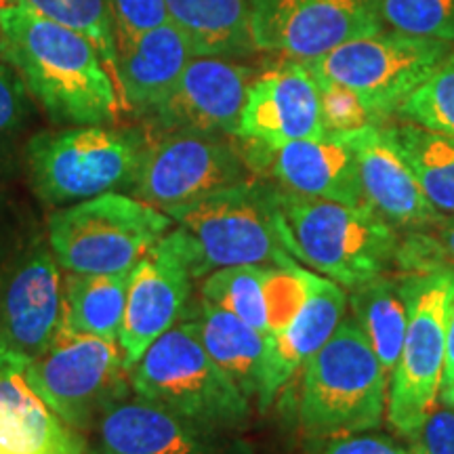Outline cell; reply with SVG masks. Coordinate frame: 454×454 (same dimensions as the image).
<instances>
[{
  "instance_id": "6da1fadb",
  "label": "cell",
  "mask_w": 454,
  "mask_h": 454,
  "mask_svg": "<svg viewBox=\"0 0 454 454\" xmlns=\"http://www.w3.org/2000/svg\"><path fill=\"white\" fill-rule=\"evenodd\" d=\"M0 55L57 122L112 124L127 107L95 44L26 0L0 9Z\"/></svg>"
},
{
  "instance_id": "7a4b0ae2",
  "label": "cell",
  "mask_w": 454,
  "mask_h": 454,
  "mask_svg": "<svg viewBox=\"0 0 454 454\" xmlns=\"http://www.w3.org/2000/svg\"><path fill=\"white\" fill-rule=\"evenodd\" d=\"M286 253L317 274L356 288L394 265L397 231L371 207L320 200L278 187Z\"/></svg>"
},
{
  "instance_id": "3957f363",
  "label": "cell",
  "mask_w": 454,
  "mask_h": 454,
  "mask_svg": "<svg viewBox=\"0 0 454 454\" xmlns=\"http://www.w3.org/2000/svg\"><path fill=\"white\" fill-rule=\"evenodd\" d=\"M389 374L356 317L345 316L303 368L299 425L311 440H333L379 427Z\"/></svg>"
},
{
  "instance_id": "277c9868",
  "label": "cell",
  "mask_w": 454,
  "mask_h": 454,
  "mask_svg": "<svg viewBox=\"0 0 454 454\" xmlns=\"http://www.w3.org/2000/svg\"><path fill=\"white\" fill-rule=\"evenodd\" d=\"M130 389L208 429L234 434L253 414V402L213 360L194 320H179L145 349L130 371Z\"/></svg>"
},
{
  "instance_id": "5b68a950",
  "label": "cell",
  "mask_w": 454,
  "mask_h": 454,
  "mask_svg": "<svg viewBox=\"0 0 454 454\" xmlns=\"http://www.w3.org/2000/svg\"><path fill=\"white\" fill-rule=\"evenodd\" d=\"M190 248L196 280L234 265L278 263L286 253L278 185L263 177L167 213Z\"/></svg>"
},
{
  "instance_id": "8992f818",
  "label": "cell",
  "mask_w": 454,
  "mask_h": 454,
  "mask_svg": "<svg viewBox=\"0 0 454 454\" xmlns=\"http://www.w3.org/2000/svg\"><path fill=\"white\" fill-rule=\"evenodd\" d=\"M150 135L107 124L44 130L27 144V170L36 196L67 207L133 185Z\"/></svg>"
},
{
  "instance_id": "52a82bcc",
  "label": "cell",
  "mask_w": 454,
  "mask_h": 454,
  "mask_svg": "<svg viewBox=\"0 0 454 454\" xmlns=\"http://www.w3.org/2000/svg\"><path fill=\"white\" fill-rule=\"evenodd\" d=\"M173 227V219L135 196L107 192L57 208L49 247L67 274L130 271Z\"/></svg>"
},
{
  "instance_id": "ba28073f",
  "label": "cell",
  "mask_w": 454,
  "mask_h": 454,
  "mask_svg": "<svg viewBox=\"0 0 454 454\" xmlns=\"http://www.w3.org/2000/svg\"><path fill=\"white\" fill-rule=\"evenodd\" d=\"M400 286L408 325L400 360L389 379L387 419L397 434L412 438L440 400L454 308V270L406 274Z\"/></svg>"
},
{
  "instance_id": "9c48e42d",
  "label": "cell",
  "mask_w": 454,
  "mask_h": 454,
  "mask_svg": "<svg viewBox=\"0 0 454 454\" xmlns=\"http://www.w3.org/2000/svg\"><path fill=\"white\" fill-rule=\"evenodd\" d=\"M452 51L450 43L383 27L303 64L316 82L349 89L385 124Z\"/></svg>"
},
{
  "instance_id": "30bf717a",
  "label": "cell",
  "mask_w": 454,
  "mask_h": 454,
  "mask_svg": "<svg viewBox=\"0 0 454 454\" xmlns=\"http://www.w3.org/2000/svg\"><path fill=\"white\" fill-rule=\"evenodd\" d=\"M21 374L34 394L81 434L93 429L107 408L127 400L130 387L118 340L74 333L64 325Z\"/></svg>"
},
{
  "instance_id": "8fae6325",
  "label": "cell",
  "mask_w": 454,
  "mask_h": 454,
  "mask_svg": "<svg viewBox=\"0 0 454 454\" xmlns=\"http://www.w3.org/2000/svg\"><path fill=\"white\" fill-rule=\"evenodd\" d=\"M257 177L244 160L240 145L225 135H150L137 170L133 196L168 213L225 187Z\"/></svg>"
},
{
  "instance_id": "7c38bea8",
  "label": "cell",
  "mask_w": 454,
  "mask_h": 454,
  "mask_svg": "<svg viewBox=\"0 0 454 454\" xmlns=\"http://www.w3.org/2000/svg\"><path fill=\"white\" fill-rule=\"evenodd\" d=\"M383 0H248L254 44L284 59H314L383 30Z\"/></svg>"
},
{
  "instance_id": "4fadbf2b",
  "label": "cell",
  "mask_w": 454,
  "mask_h": 454,
  "mask_svg": "<svg viewBox=\"0 0 454 454\" xmlns=\"http://www.w3.org/2000/svg\"><path fill=\"white\" fill-rule=\"evenodd\" d=\"M64 325V276L51 247L34 244L0 274V362L26 368Z\"/></svg>"
},
{
  "instance_id": "5bb4252c",
  "label": "cell",
  "mask_w": 454,
  "mask_h": 454,
  "mask_svg": "<svg viewBox=\"0 0 454 454\" xmlns=\"http://www.w3.org/2000/svg\"><path fill=\"white\" fill-rule=\"evenodd\" d=\"M190 248L179 227L133 268L127 309H124L118 345L124 366L133 371L154 340L184 320V311L194 286Z\"/></svg>"
},
{
  "instance_id": "9a60e30c",
  "label": "cell",
  "mask_w": 454,
  "mask_h": 454,
  "mask_svg": "<svg viewBox=\"0 0 454 454\" xmlns=\"http://www.w3.org/2000/svg\"><path fill=\"white\" fill-rule=\"evenodd\" d=\"M253 78V67L236 59L194 55L167 98L145 114L152 133L236 137Z\"/></svg>"
},
{
  "instance_id": "2e32d148",
  "label": "cell",
  "mask_w": 454,
  "mask_h": 454,
  "mask_svg": "<svg viewBox=\"0 0 454 454\" xmlns=\"http://www.w3.org/2000/svg\"><path fill=\"white\" fill-rule=\"evenodd\" d=\"M240 141V139H238ZM240 152L257 177H268L293 194L368 207L354 150L340 133L270 147L240 141Z\"/></svg>"
},
{
  "instance_id": "e0dca14e",
  "label": "cell",
  "mask_w": 454,
  "mask_h": 454,
  "mask_svg": "<svg viewBox=\"0 0 454 454\" xmlns=\"http://www.w3.org/2000/svg\"><path fill=\"white\" fill-rule=\"evenodd\" d=\"M87 454H254L231 431L208 429L141 397L107 408Z\"/></svg>"
},
{
  "instance_id": "ac0fdd59",
  "label": "cell",
  "mask_w": 454,
  "mask_h": 454,
  "mask_svg": "<svg viewBox=\"0 0 454 454\" xmlns=\"http://www.w3.org/2000/svg\"><path fill=\"white\" fill-rule=\"evenodd\" d=\"M326 133L320 87L299 59L259 74L248 87L236 139L278 147L297 139H316Z\"/></svg>"
},
{
  "instance_id": "d6986e66",
  "label": "cell",
  "mask_w": 454,
  "mask_h": 454,
  "mask_svg": "<svg viewBox=\"0 0 454 454\" xmlns=\"http://www.w3.org/2000/svg\"><path fill=\"white\" fill-rule=\"evenodd\" d=\"M354 150L368 207L395 230H421L444 215L435 211L391 139L387 124L340 133Z\"/></svg>"
},
{
  "instance_id": "ffe728a7",
  "label": "cell",
  "mask_w": 454,
  "mask_h": 454,
  "mask_svg": "<svg viewBox=\"0 0 454 454\" xmlns=\"http://www.w3.org/2000/svg\"><path fill=\"white\" fill-rule=\"evenodd\" d=\"M348 305L349 297L343 286L325 278L299 314L282 331L270 334L265 348L263 391L257 402L261 411L270 408L284 385L325 348L345 317Z\"/></svg>"
},
{
  "instance_id": "44dd1931",
  "label": "cell",
  "mask_w": 454,
  "mask_h": 454,
  "mask_svg": "<svg viewBox=\"0 0 454 454\" xmlns=\"http://www.w3.org/2000/svg\"><path fill=\"white\" fill-rule=\"evenodd\" d=\"M0 446L9 454H87L89 442L61 421L26 383L21 368L0 362Z\"/></svg>"
},
{
  "instance_id": "7402d4cb",
  "label": "cell",
  "mask_w": 454,
  "mask_h": 454,
  "mask_svg": "<svg viewBox=\"0 0 454 454\" xmlns=\"http://www.w3.org/2000/svg\"><path fill=\"white\" fill-rule=\"evenodd\" d=\"M192 57V47L168 21L118 47L116 82L129 110L141 116L154 110L175 87Z\"/></svg>"
},
{
  "instance_id": "603a6c76",
  "label": "cell",
  "mask_w": 454,
  "mask_h": 454,
  "mask_svg": "<svg viewBox=\"0 0 454 454\" xmlns=\"http://www.w3.org/2000/svg\"><path fill=\"white\" fill-rule=\"evenodd\" d=\"M168 24L198 57L244 59L257 53L248 0H164Z\"/></svg>"
},
{
  "instance_id": "cb8c5ba5",
  "label": "cell",
  "mask_w": 454,
  "mask_h": 454,
  "mask_svg": "<svg viewBox=\"0 0 454 454\" xmlns=\"http://www.w3.org/2000/svg\"><path fill=\"white\" fill-rule=\"evenodd\" d=\"M198 333L208 354L251 402H259L263 391L265 348L268 337L254 331L230 311L200 301L196 317Z\"/></svg>"
},
{
  "instance_id": "d4e9b609",
  "label": "cell",
  "mask_w": 454,
  "mask_h": 454,
  "mask_svg": "<svg viewBox=\"0 0 454 454\" xmlns=\"http://www.w3.org/2000/svg\"><path fill=\"white\" fill-rule=\"evenodd\" d=\"M133 270L122 274H67L64 326L74 333L118 340Z\"/></svg>"
},
{
  "instance_id": "484cf974",
  "label": "cell",
  "mask_w": 454,
  "mask_h": 454,
  "mask_svg": "<svg viewBox=\"0 0 454 454\" xmlns=\"http://www.w3.org/2000/svg\"><path fill=\"white\" fill-rule=\"evenodd\" d=\"M349 305L356 322L391 379L400 360L408 325V309L400 280H391L385 274L372 278L351 288Z\"/></svg>"
},
{
  "instance_id": "4316f807",
  "label": "cell",
  "mask_w": 454,
  "mask_h": 454,
  "mask_svg": "<svg viewBox=\"0 0 454 454\" xmlns=\"http://www.w3.org/2000/svg\"><path fill=\"white\" fill-rule=\"evenodd\" d=\"M391 139L411 167L414 179L442 215H454V137L421 124L402 122L387 127Z\"/></svg>"
},
{
  "instance_id": "83f0119b",
  "label": "cell",
  "mask_w": 454,
  "mask_h": 454,
  "mask_svg": "<svg viewBox=\"0 0 454 454\" xmlns=\"http://www.w3.org/2000/svg\"><path fill=\"white\" fill-rule=\"evenodd\" d=\"M268 265H234V268L211 271L202 278V299L240 317L263 337H270L268 291H265Z\"/></svg>"
},
{
  "instance_id": "f1b7e54d",
  "label": "cell",
  "mask_w": 454,
  "mask_h": 454,
  "mask_svg": "<svg viewBox=\"0 0 454 454\" xmlns=\"http://www.w3.org/2000/svg\"><path fill=\"white\" fill-rule=\"evenodd\" d=\"M34 11L87 36L116 78V34L107 0H26Z\"/></svg>"
},
{
  "instance_id": "f546056e",
  "label": "cell",
  "mask_w": 454,
  "mask_h": 454,
  "mask_svg": "<svg viewBox=\"0 0 454 454\" xmlns=\"http://www.w3.org/2000/svg\"><path fill=\"white\" fill-rule=\"evenodd\" d=\"M397 116L454 137V51L402 104Z\"/></svg>"
},
{
  "instance_id": "4dcf8cb0",
  "label": "cell",
  "mask_w": 454,
  "mask_h": 454,
  "mask_svg": "<svg viewBox=\"0 0 454 454\" xmlns=\"http://www.w3.org/2000/svg\"><path fill=\"white\" fill-rule=\"evenodd\" d=\"M394 265L402 274L454 270V217H442L400 238Z\"/></svg>"
},
{
  "instance_id": "1f68e13d",
  "label": "cell",
  "mask_w": 454,
  "mask_h": 454,
  "mask_svg": "<svg viewBox=\"0 0 454 454\" xmlns=\"http://www.w3.org/2000/svg\"><path fill=\"white\" fill-rule=\"evenodd\" d=\"M383 26L454 44V0H383Z\"/></svg>"
},
{
  "instance_id": "d6a6232c",
  "label": "cell",
  "mask_w": 454,
  "mask_h": 454,
  "mask_svg": "<svg viewBox=\"0 0 454 454\" xmlns=\"http://www.w3.org/2000/svg\"><path fill=\"white\" fill-rule=\"evenodd\" d=\"M317 87H320L322 118L328 133H349L371 124H381L364 106V101L349 89L331 82H317Z\"/></svg>"
},
{
  "instance_id": "836d02e7",
  "label": "cell",
  "mask_w": 454,
  "mask_h": 454,
  "mask_svg": "<svg viewBox=\"0 0 454 454\" xmlns=\"http://www.w3.org/2000/svg\"><path fill=\"white\" fill-rule=\"evenodd\" d=\"M107 3L114 20L116 49L168 21L164 0H107Z\"/></svg>"
},
{
  "instance_id": "e575fe53",
  "label": "cell",
  "mask_w": 454,
  "mask_h": 454,
  "mask_svg": "<svg viewBox=\"0 0 454 454\" xmlns=\"http://www.w3.org/2000/svg\"><path fill=\"white\" fill-rule=\"evenodd\" d=\"M26 84L0 55V139L20 127L26 112Z\"/></svg>"
},
{
  "instance_id": "d590c367",
  "label": "cell",
  "mask_w": 454,
  "mask_h": 454,
  "mask_svg": "<svg viewBox=\"0 0 454 454\" xmlns=\"http://www.w3.org/2000/svg\"><path fill=\"white\" fill-rule=\"evenodd\" d=\"M411 442L425 454H454V408L435 406Z\"/></svg>"
},
{
  "instance_id": "8d00e7d4",
  "label": "cell",
  "mask_w": 454,
  "mask_h": 454,
  "mask_svg": "<svg viewBox=\"0 0 454 454\" xmlns=\"http://www.w3.org/2000/svg\"><path fill=\"white\" fill-rule=\"evenodd\" d=\"M326 442L328 444H325L317 454H408V450L383 438V435L351 434Z\"/></svg>"
},
{
  "instance_id": "74e56055",
  "label": "cell",
  "mask_w": 454,
  "mask_h": 454,
  "mask_svg": "<svg viewBox=\"0 0 454 454\" xmlns=\"http://www.w3.org/2000/svg\"><path fill=\"white\" fill-rule=\"evenodd\" d=\"M454 383V308L450 314V325H448V343H446V364H444V381L442 389Z\"/></svg>"
},
{
  "instance_id": "f35d334b",
  "label": "cell",
  "mask_w": 454,
  "mask_h": 454,
  "mask_svg": "<svg viewBox=\"0 0 454 454\" xmlns=\"http://www.w3.org/2000/svg\"><path fill=\"white\" fill-rule=\"evenodd\" d=\"M20 3V0H0V9H9L13 7V4Z\"/></svg>"
},
{
  "instance_id": "ab89813d",
  "label": "cell",
  "mask_w": 454,
  "mask_h": 454,
  "mask_svg": "<svg viewBox=\"0 0 454 454\" xmlns=\"http://www.w3.org/2000/svg\"><path fill=\"white\" fill-rule=\"evenodd\" d=\"M408 454H425L421 448L419 446H414V444H411V448H408Z\"/></svg>"
},
{
  "instance_id": "60d3db41",
  "label": "cell",
  "mask_w": 454,
  "mask_h": 454,
  "mask_svg": "<svg viewBox=\"0 0 454 454\" xmlns=\"http://www.w3.org/2000/svg\"><path fill=\"white\" fill-rule=\"evenodd\" d=\"M0 454H9V452H7V450H4V448H3V446H0Z\"/></svg>"
},
{
  "instance_id": "b9f144b4",
  "label": "cell",
  "mask_w": 454,
  "mask_h": 454,
  "mask_svg": "<svg viewBox=\"0 0 454 454\" xmlns=\"http://www.w3.org/2000/svg\"><path fill=\"white\" fill-rule=\"evenodd\" d=\"M452 408H454V406H452Z\"/></svg>"
}]
</instances>
